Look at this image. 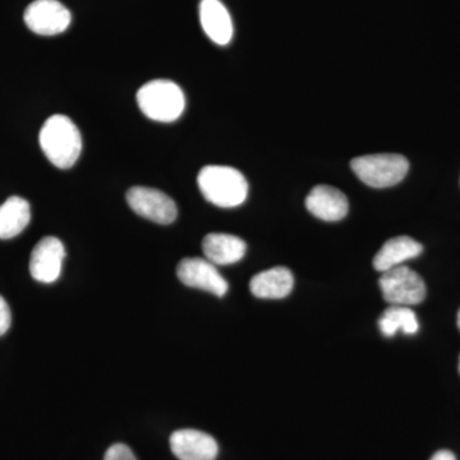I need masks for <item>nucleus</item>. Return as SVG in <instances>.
<instances>
[{
	"label": "nucleus",
	"mask_w": 460,
	"mask_h": 460,
	"mask_svg": "<svg viewBox=\"0 0 460 460\" xmlns=\"http://www.w3.org/2000/svg\"><path fill=\"white\" fill-rule=\"evenodd\" d=\"M48 160L59 169L72 168L83 151V137L77 126L62 114L51 115L39 135Z\"/></svg>",
	"instance_id": "f257e3e1"
},
{
	"label": "nucleus",
	"mask_w": 460,
	"mask_h": 460,
	"mask_svg": "<svg viewBox=\"0 0 460 460\" xmlns=\"http://www.w3.org/2000/svg\"><path fill=\"white\" fill-rule=\"evenodd\" d=\"M198 184L202 196L219 208H237L247 199V180L232 166H205L199 172Z\"/></svg>",
	"instance_id": "f03ea898"
},
{
	"label": "nucleus",
	"mask_w": 460,
	"mask_h": 460,
	"mask_svg": "<svg viewBox=\"0 0 460 460\" xmlns=\"http://www.w3.org/2000/svg\"><path fill=\"white\" fill-rule=\"evenodd\" d=\"M137 104L148 119L171 123L183 114L186 98L177 84L169 80H154L138 90Z\"/></svg>",
	"instance_id": "7ed1b4c3"
},
{
	"label": "nucleus",
	"mask_w": 460,
	"mask_h": 460,
	"mask_svg": "<svg viewBox=\"0 0 460 460\" xmlns=\"http://www.w3.org/2000/svg\"><path fill=\"white\" fill-rule=\"evenodd\" d=\"M350 168L367 186L387 189L404 180L410 163L399 154H372L356 157L350 162Z\"/></svg>",
	"instance_id": "20e7f679"
},
{
	"label": "nucleus",
	"mask_w": 460,
	"mask_h": 460,
	"mask_svg": "<svg viewBox=\"0 0 460 460\" xmlns=\"http://www.w3.org/2000/svg\"><path fill=\"white\" fill-rule=\"evenodd\" d=\"M378 284L384 299L392 305L410 307L420 305L425 301L428 293L420 275L404 265L383 272Z\"/></svg>",
	"instance_id": "39448f33"
},
{
	"label": "nucleus",
	"mask_w": 460,
	"mask_h": 460,
	"mask_svg": "<svg viewBox=\"0 0 460 460\" xmlns=\"http://www.w3.org/2000/svg\"><path fill=\"white\" fill-rule=\"evenodd\" d=\"M126 199L136 214L150 222L168 226L177 219V205L162 190L148 187H132L127 192Z\"/></svg>",
	"instance_id": "423d86ee"
},
{
	"label": "nucleus",
	"mask_w": 460,
	"mask_h": 460,
	"mask_svg": "<svg viewBox=\"0 0 460 460\" xmlns=\"http://www.w3.org/2000/svg\"><path fill=\"white\" fill-rule=\"evenodd\" d=\"M26 26L41 36H54L65 32L71 25L72 16L58 0H35L25 12Z\"/></svg>",
	"instance_id": "0eeeda50"
},
{
	"label": "nucleus",
	"mask_w": 460,
	"mask_h": 460,
	"mask_svg": "<svg viewBox=\"0 0 460 460\" xmlns=\"http://www.w3.org/2000/svg\"><path fill=\"white\" fill-rule=\"evenodd\" d=\"M177 277L184 286L205 290L217 296H226L229 289L228 283L217 271V266L199 257L181 260L178 263Z\"/></svg>",
	"instance_id": "6e6552de"
},
{
	"label": "nucleus",
	"mask_w": 460,
	"mask_h": 460,
	"mask_svg": "<svg viewBox=\"0 0 460 460\" xmlns=\"http://www.w3.org/2000/svg\"><path fill=\"white\" fill-rule=\"evenodd\" d=\"M66 257V248L62 242L56 237L42 238L31 253L30 259V272L39 283H56L62 274L63 260Z\"/></svg>",
	"instance_id": "1a4fd4ad"
},
{
	"label": "nucleus",
	"mask_w": 460,
	"mask_h": 460,
	"mask_svg": "<svg viewBox=\"0 0 460 460\" xmlns=\"http://www.w3.org/2000/svg\"><path fill=\"white\" fill-rule=\"evenodd\" d=\"M171 449L180 460H215L219 454L213 436L190 429L172 432Z\"/></svg>",
	"instance_id": "9d476101"
},
{
	"label": "nucleus",
	"mask_w": 460,
	"mask_h": 460,
	"mask_svg": "<svg viewBox=\"0 0 460 460\" xmlns=\"http://www.w3.org/2000/svg\"><path fill=\"white\" fill-rule=\"evenodd\" d=\"M305 208L317 219L334 223L347 217L349 202L341 190L326 184H319L308 193Z\"/></svg>",
	"instance_id": "9b49d317"
},
{
	"label": "nucleus",
	"mask_w": 460,
	"mask_h": 460,
	"mask_svg": "<svg viewBox=\"0 0 460 460\" xmlns=\"http://www.w3.org/2000/svg\"><path fill=\"white\" fill-rule=\"evenodd\" d=\"M205 259L217 265L237 263L246 255L247 244L237 235L210 233L202 241Z\"/></svg>",
	"instance_id": "f8f14e48"
},
{
	"label": "nucleus",
	"mask_w": 460,
	"mask_h": 460,
	"mask_svg": "<svg viewBox=\"0 0 460 460\" xmlns=\"http://www.w3.org/2000/svg\"><path fill=\"white\" fill-rule=\"evenodd\" d=\"M295 278L292 271L284 266H275L259 272L250 281L251 293L257 298L281 299L292 293Z\"/></svg>",
	"instance_id": "ddd939ff"
},
{
	"label": "nucleus",
	"mask_w": 460,
	"mask_h": 460,
	"mask_svg": "<svg viewBox=\"0 0 460 460\" xmlns=\"http://www.w3.org/2000/svg\"><path fill=\"white\" fill-rule=\"evenodd\" d=\"M199 21L206 35L217 45H228L233 38V22L228 9L220 0H202Z\"/></svg>",
	"instance_id": "4468645a"
},
{
	"label": "nucleus",
	"mask_w": 460,
	"mask_h": 460,
	"mask_svg": "<svg viewBox=\"0 0 460 460\" xmlns=\"http://www.w3.org/2000/svg\"><path fill=\"white\" fill-rule=\"evenodd\" d=\"M423 246L420 242L407 235L389 239L384 243L374 259V268L377 271L385 272L396 266H401L408 260L416 259L422 253Z\"/></svg>",
	"instance_id": "2eb2a0df"
},
{
	"label": "nucleus",
	"mask_w": 460,
	"mask_h": 460,
	"mask_svg": "<svg viewBox=\"0 0 460 460\" xmlns=\"http://www.w3.org/2000/svg\"><path fill=\"white\" fill-rule=\"evenodd\" d=\"M31 220L30 204L25 199L12 196L0 205V239H11L26 229Z\"/></svg>",
	"instance_id": "dca6fc26"
},
{
	"label": "nucleus",
	"mask_w": 460,
	"mask_h": 460,
	"mask_svg": "<svg viewBox=\"0 0 460 460\" xmlns=\"http://www.w3.org/2000/svg\"><path fill=\"white\" fill-rule=\"evenodd\" d=\"M378 328L387 338L394 337L396 332H402L407 335H413L419 332L420 323L416 314L410 307L404 305H392L378 320Z\"/></svg>",
	"instance_id": "f3484780"
},
{
	"label": "nucleus",
	"mask_w": 460,
	"mask_h": 460,
	"mask_svg": "<svg viewBox=\"0 0 460 460\" xmlns=\"http://www.w3.org/2000/svg\"><path fill=\"white\" fill-rule=\"evenodd\" d=\"M104 460H137L135 454L129 449L127 445L114 444L113 447H109L108 452L105 453Z\"/></svg>",
	"instance_id": "a211bd4d"
},
{
	"label": "nucleus",
	"mask_w": 460,
	"mask_h": 460,
	"mask_svg": "<svg viewBox=\"0 0 460 460\" xmlns=\"http://www.w3.org/2000/svg\"><path fill=\"white\" fill-rule=\"evenodd\" d=\"M12 314L5 299L0 296V337L4 335L11 328Z\"/></svg>",
	"instance_id": "6ab92c4d"
},
{
	"label": "nucleus",
	"mask_w": 460,
	"mask_h": 460,
	"mask_svg": "<svg viewBox=\"0 0 460 460\" xmlns=\"http://www.w3.org/2000/svg\"><path fill=\"white\" fill-rule=\"evenodd\" d=\"M429 460H456V458L449 450H440V452L435 453Z\"/></svg>",
	"instance_id": "aec40b11"
},
{
	"label": "nucleus",
	"mask_w": 460,
	"mask_h": 460,
	"mask_svg": "<svg viewBox=\"0 0 460 460\" xmlns=\"http://www.w3.org/2000/svg\"><path fill=\"white\" fill-rule=\"evenodd\" d=\"M458 328L460 330V310H459V313H458Z\"/></svg>",
	"instance_id": "412c9836"
},
{
	"label": "nucleus",
	"mask_w": 460,
	"mask_h": 460,
	"mask_svg": "<svg viewBox=\"0 0 460 460\" xmlns=\"http://www.w3.org/2000/svg\"><path fill=\"white\" fill-rule=\"evenodd\" d=\"M459 374H460V357H459Z\"/></svg>",
	"instance_id": "4be33fe9"
}]
</instances>
